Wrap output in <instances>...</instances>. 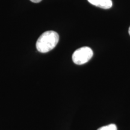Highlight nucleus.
<instances>
[{"label": "nucleus", "instance_id": "obj_1", "mask_svg": "<svg viewBox=\"0 0 130 130\" xmlns=\"http://www.w3.org/2000/svg\"><path fill=\"white\" fill-rule=\"evenodd\" d=\"M59 36L54 31H47L39 37L36 42L37 51L46 53L53 50L57 45Z\"/></svg>", "mask_w": 130, "mask_h": 130}, {"label": "nucleus", "instance_id": "obj_2", "mask_svg": "<svg viewBox=\"0 0 130 130\" xmlns=\"http://www.w3.org/2000/svg\"><path fill=\"white\" fill-rule=\"evenodd\" d=\"M93 53L90 48L81 47L74 52L72 55V60L75 64L81 65L88 62L93 56Z\"/></svg>", "mask_w": 130, "mask_h": 130}, {"label": "nucleus", "instance_id": "obj_3", "mask_svg": "<svg viewBox=\"0 0 130 130\" xmlns=\"http://www.w3.org/2000/svg\"><path fill=\"white\" fill-rule=\"evenodd\" d=\"M93 6L104 9H108L113 6L111 0H87Z\"/></svg>", "mask_w": 130, "mask_h": 130}, {"label": "nucleus", "instance_id": "obj_4", "mask_svg": "<svg viewBox=\"0 0 130 130\" xmlns=\"http://www.w3.org/2000/svg\"><path fill=\"white\" fill-rule=\"evenodd\" d=\"M98 130H117V126L115 124H110L108 125L101 127Z\"/></svg>", "mask_w": 130, "mask_h": 130}, {"label": "nucleus", "instance_id": "obj_5", "mask_svg": "<svg viewBox=\"0 0 130 130\" xmlns=\"http://www.w3.org/2000/svg\"><path fill=\"white\" fill-rule=\"evenodd\" d=\"M30 1H31L32 3H40V1H42V0H30Z\"/></svg>", "mask_w": 130, "mask_h": 130}, {"label": "nucleus", "instance_id": "obj_6", "mask_svg": "<svg viewBox=\"0 0 130 130\" xmlns=\"http://www.w3.org/2000/svg\"><path fill=\"white\" fill-rule=\"evenodd\" d=\"M128 32H129V35H130V27H129V30H128Z\"/></svg>", "mask_w": 130, "mask_h": 130}]
</instances>
